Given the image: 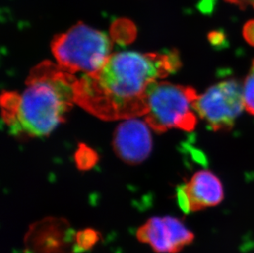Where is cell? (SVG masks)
<instances>
[{"label": "cell", "instance_id": "obj_1", "mask_svg": "<svg viewBox=\"0 0 254 253\" xmlns=\"http://www.w3.org/2000/svg\"><path fill=\"white\" fill-rule=\"evenodd\" d=\"M181 66L176 50L115 53L101 69L77 78L75 104L106 121L145 116L151 85L177 72Z\"/></svg>", "mask_w": 254, "mask_h": 253}, {"label": "cell", "instance_id": "obj_2", "mask_svg": "<svg viewBox=\"0 0 254 253\" xmlns=\"http://www.w3.org/2000/svg\"><path fill=\"white\" fill-rule=\"evenodd\" d=\"M77 80L75 75L50 61L34 67L24 91H6L1 96L2 120L10 133L19 137H41L51 133L75 104Z\"/></svg>", "mask_w": 254, "mask_h": 253}, {"label": "cell", "instance_id": "obj_3", "mask_svg": "<svg viewBox=\"0 0 254 253\" xmlns=\"http://www.w3.org/2000/svg\"><path fill=\"white\" fill-rule=\"evenodd\" d=\"M51 50L57 64L70 74H91L106 64L112 42L106 33L78 22L54 38Z\"/></svg>", "mask_w": 254, "mask_h": 253}, {"label": "cell", "instance_id": "obj_4", "mask_svg": "<svg viewBox=\"0 0 254 253\" xmlns=\"http://www.w3.org/2000/svg\"><path fill=\"white\" fill-rule=\"evenodd\" d=\"M197 91L191 86L168 81H156L148 92V112L145 122L154 131L162 133L169 129L192 131L197 125L193 102Z\"/></svg>", "mask_w": 254, "mask_h": 253}, {"label": "cell", "instance_id": "obj_5", "mask_svg": "<svg viewBox=\"0 0 254 253\" xmlns=\"http://www.w3.org/2000/svg\"><path fill=\"white\" fill-rule=\"evenodd\" d=\"M192 105L212 131H230L245 107L240 81L235 78L219 81L198 95Z\"/></svg>", "mask_w": 254, "mask_h": 253}, {"label": "cell", "instance_id": "obj_6", "mask_svg": "<svg viewBox=\"0 0 254 253\" xmlns=\"http://www.w3.org/2000/svg\"><path fill=\"white\" fill-rule=\"evenodd\" d=\"M136 239L155 253H179L192 244L195 234L178 218L155 216L137 229Z\"/></svg>", "mask_w": 254, "mask_h": 253}, {"label": "cell", "instance_id": "obj_7", "mask_svg": "<svg viewBox=\"0 0 254 253\" xmlns=\"http://www.w3.org/2000/svg\"><path fill=\"white\" fill-rule=\"evenodd\" d=\"M75 232L62 218H46L34 223L24 239L25 253H77Z\"/></svg>", "mask_w": 254, "mask_h": 253}, {"label": "cell", "instance_id": "obj_8", "mask_svg": "<svg viewBox=\"0 0 254 253\" xmlns=\"http://www.w3.org/2000/svg\"><path fill=\"white\" fill-rule=\"evenodd\" d=\"M176 196L179 206L185 214L197 212L222 202L223 185L213 173L200 170L190 181L177 187Z\"/></svg>", "mask_w": 254, "mask_h": 253}, {"label": "cell", "instance_id": "obj_9", "mask_svg": "<svg viewBox=\"0 0 254 253\" xmlns=\"http://www.w3.org/2000/svg\"><path fill=\"white\" fill-rule=\"evenodd\" d=\"M146 122L137 118L126 120L115 129L113 148L120 159L129 165H137L148 157L152 138Z\"/></svg>", "mask_w": 254, "mask_h": 253}, {"label": "cell", "instance_id": "obj_10", "mask_svg": "<svg viewBox=\"0 0 254 253\" xmlns=\"http://www.w3.org/2000/svg\"><path fill=\"white\" fill-rule=\"evenodd\" d=\"M101 233L92 228H86L75 232L74 244L76 252H88L101 240Z\"/></svg>", "mask_w": 254, "mask_h": 253}, {"label": "cell", "instance_id": "obj_11", "mask_svg": "<svg viewBox=\"0 0 254 253\" xmlns=\"http://www.w3.org/2000/svg\"><path fill=\"white\" fill-rule=\"evenodd\" d=\"M243 96L247 112L254 115V59L243 86Z\"/></svg>", "mask_w": 254, "mask_h": 253}, {"label": "cell", "instance_id": "obj_12", "mask_svg": "<svg viewBox=\"0 0 254 253\" xmlns=\"http://www.w3.org/2000/svg\"><path fill=\"white\" fill-rule=\"evenodd\" d=\"M208 41L211 46L219 48L222 47L226 43V36L224 32L221 31H212L207 36Z\"/></svg>", "mask_w": 254, "mask_h": 253}, {"label": "cell", "instance_id": "obj_13", "mask_svg": "<svg viewBox=\"0 0 254 253\" xmlns=\"http://www.w3.org/2000/svg\"><path fill=\"white\" fill-rule=\"evenodd\" d=\"M243 37L250 46L254 47V19L248 21L244 25Z\"/></svg>", "mask_w": 254, "mask_h": 253}, {"label": "cell", "instance_id": "obj_14", "mask_svg": "<svg viewBox=\"0 0 254 253\" xmlns=\"http://www.w3.org/2000/svg\"><path fill=\"white\" fill-rule=\"evenodd\" d=\"M225 2L235 5L240 9L245 10L251 7L254 9V0H224Z\"/></svg>", "mask_w": 254, "mask_h": 253}]
</instances>
